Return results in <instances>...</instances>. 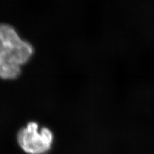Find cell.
<instances>
[{"mask_svg":"<svg viewBox=\"0 0 154 154\" xmlns=\"http://www.w3.org/2000/svg\"><path fill=\"white\" fill-rule=\"evenodd\" d=\"M33 47L22 39L17 31L7 24H0V62L21 67L31 59Z\"/></svg>","mask_w":154,"mask_h":154,"instance_id":"1","label":"cell"},{"mask_svg":"<svg viewBox=\"0 0 154 154\" xmlns=\"http://www.w3.org/2000/svg\"><path fill=\"white\" fill-rule=\"evenodd\" d=\"M17 141L23 151L29 154H43L51 147L54 134L49 128L40 127L36 122L28 123L20 129Z\"/></svg>","mask_w":154,"mask_h":154,"instance_id":"2","label":"cell"}]
</instances>
